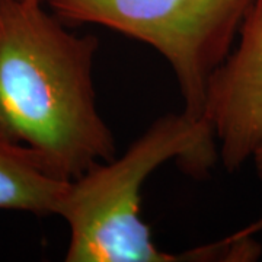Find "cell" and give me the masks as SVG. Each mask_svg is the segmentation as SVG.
<instances>
[{
  "mask_svg": "<svg viewBox=\"0 0 262 262\" xmlns=\"http://www.w3.org/2000/svg\"><path fill=\"white\" fill-rule=\"evenodd\" d=\"M204 117L229 172L251 162L262 143V0H253L236 46L208 82Z\"/></svg>",
  "mask_w": 262,
  "mask_h": 262,
  "instance_id": "277c9868",
  "label": "cell"
},
{
  "mask_svg": "<svg viewBox=\"0 0 262 262\" xmlns=\"http://www.w3.org/2000/svg\"><path fill=\"white\" fill-rule=\"evenodd\" d=\"M61 19L146 42L177 77L184 111L204 117L211 76L233 47L253 0H44Z\"/></svg>",
  "mask_w": 262,
  "mask_h": 262,
  "instance_id": "3957f363",
  "label": "cell"
},
{
  "mask_svg": "<svg viewBox=\"0 0 262 262\" xmlns=\"http://www.w3.org/2000/svg\"><path fill=\"white\" fill-rule=\"evenodd\" d=\"M44 0H0V134L35 151L61 178L115 156L94 83L98 39L76 35Z\"/></svg>",
  "mask_w": 262,
  "mask_h": 262,
  "instance_id": "6da1fadb",
  "label": "cell"
},
{
  "mask_svg": "<svg viewBox=\"0 0 262 262\" xmlns=\"http://www.w3.org/2000/svg\"><path fill=\"white\" fill-rule=\"evenodd\" d=\"M251 162L253 163V168H255V172H256L258 181L261 182L262 185V143L256 147V150L253 151Z\"/></svg>",
  "mask_w": 262,
  "mask_h": 262,
  "instance_id": "8992f818",
  "label": "cell"
},
{
  "mask_svg": "<svg viewBox=\"0 0 262 262\" xmlns=\"http://www.w3.org/2000/svg\"><path fill=\"white\" fill-rule=\"evenodd\" d=\"M69 185L35 151L0 134V210L57 214Z\"/></svg>",
  "mask_w": 262,
  "mask_h": 262,
  "instance_id": "5b68a950",
  "label": "cell"
},
{
  "mask_svg": "<svg viewBox=\"0 0 262 262\" xmlns=\"http://www.w3.org/2000/svg\"><path fill=\"white\" fill-rule=\"evenodd\" d=\"M219 159L214 130L206 117L170 114L160 117L120 156L95 165L72 179L58 213L69 227L67 262L210 261L230 255L227 241L184 253L162 251L141 217L146 179L177 160L206 175Z\"/></svg>",
  "mask_w": 262,
  "mask_h": 262,
  "instance_id": "7a4b0ae2",
  "label": "cell"
}]
</instances>
